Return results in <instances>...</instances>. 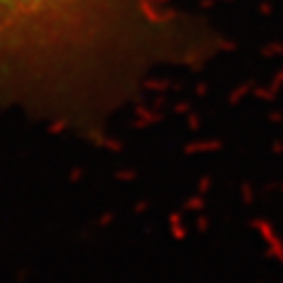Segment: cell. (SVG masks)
I'll list each match as a JSON object with an SVG mask.
<instances>
[{
    "mask_svg": "<svg viewBox=\"0 0 283 283\" xmlns=\"http://www.w3.org/2000/svg\"><path fill=\"white\" fill-rule=\"evenodd\" d=\"M204 46L202 32L162 0H0V103L95 111Z\"/></svg>",
    "mask_w": 283,
    "mask_h": 283,
    "instance_id": "6da1fadb",
    "label": "cell"
}]
</instances>
